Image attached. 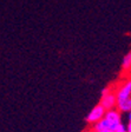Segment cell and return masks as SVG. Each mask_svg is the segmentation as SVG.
Instances as JSON below:
<instances>
[{
	"instance_id": "obj_1",
	"label": "cell",
	"mask_w": 131,
	"mask_h": 132,
	"mask_svg": "<svg viewBox=\"0 0 131 132\" xmlns=\"http://www.w3.org/2000/svg\"><path fill=\"white\" fill-rule=\"evenodd\" d=\"M122 121V114L117 109H112V110H107L105 111L104 117L93 125L95 130H106V131H115Z\"/></svg>"
},
{
	"instance_id": "obj_2",
	"label": "cell",
	"mask_w": 131,
	"mask_h": 132,
	"mask_svg": "<svg viewBox=\"0 0 131 132\" xmlns=\"http://www.w3.org/2000/svg\"><path fill=\"white\" fill-rule=\"evenodd\" d=\"M116 103L117 100H116L115 91H112L111 88H104L102 92V99L99 104L105 109V111H107L116 109Z\"/></svg>"
},
{
	"instance_id": "obj_3",
	"label": "cell",
	"mask_w": 131,
	"mask_h": 132,
	"mask_svg": "<svg viewBox=\"0 0 131 132\" xmlns=\"http://www.w3.org/2000/svg\"><path fill=\"white\" fill-rule=\"evenodd\" d=\"M115 94H116V100L117 102H122V100L131 98V79L124 81L115 91Z\"/></svg>"
},
{
	"instance_id": "obj_4",
	"label": "cell",
	"mask_w": 131,
	"mask_h": 132,
	"mask_svg": "<svg viewBox=\"0 0 131 132\" xmlns=\"http://www.w3.org/2000/svg\"><path fill=\"white\" fill-rule=\"evenodd\" d=\"M104 114H105V109H104V107L102 106L101 104H98V105H96L92 110L90 111V113L87 114L86 121L89 124H92V125H95L96 123H98V121L101 120L102 118H103Z\"/></svg>"
},
{
	"instance_id": "obj_5",
	"label": "cell",
	"mask_w": 131,
	"mask_h": 132,
	"mask_svg": "<svg viewBox=\"0 0 131 132\" xmlns=\"http://www.w3.org/2000/svg\"><path fill=\"white\" fill-rule=\"evenodd\" d=\"M122 69H123L124 72L131 71V51L124 55L123 61H122Z\"/></svg>"
},
{
	"instance_id": "obj_6",
	"label": "cell",
	"mask_w": 131,
	"mask_h": 132,
	"mask_svg": "<svg viewBox=\"0 0 131 132\" xmlns=\"http://www.w3.org/2000/svg\"><path fill=\"white\" fill-rule=\"evenodd\" d=\"M113 132H126V127H125V125H124V124L122 123V124H120L119 126H118Z\"/></svg>"
},
{
	"instance_id": "obj_7",
	"label": "cell",
	"mask_w": 131,
	"mask_h": 132,
	"mask_svg": "<svg viewBox=\"0 0 131 132\" xmlns=\"http://www.w3.org/2000/svg\"><path fill=\"white\" fill-rule=\"evenodd\" d=\"M125 127H126V132H131V121H128Z\"/></svg>"
},
{
	"instance_id": "obj_8",
	"label": "cell",
	"mask_w": 131,
	"mask_h": 132,
	"mask_svg": "<svg viewBox=\"0 0 131 132\" xmlns=\"http://www.w3.org/2000/svg\"><path fill=\"white\" fill-rule=\"evenodd\" d=\"M89 132H112V131H106V130H95V129H92L91 131H89Z\"/></svg>"
},
{
	"instance_id": "obj_9",
	"label": "cell",
	"mask_w": 131,
	"mask_h": 132,
	"mask_svg": "<svg viewBox=\"0 0 131 132\" xmlns=\"http://www.w3.org/2000/svg\"><path fill=\"white\" fill-rule=\"evenodd\" d=\"M128 121H131V111L128 112Z\"/></svg>"
}]
</instances>
